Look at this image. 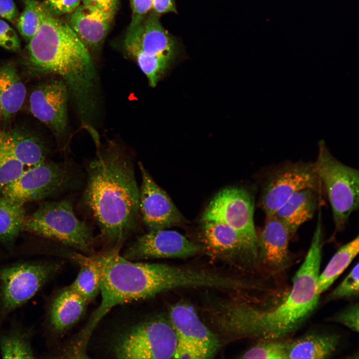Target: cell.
Returning <instances> with one entry per match:
<instances>
[{
	"label": "cell",
	"instance_id": "d6986e66",
	"mask_svg": "<svg viewBox=\"0 0 359 359\" xmlns=\"http://www.w3.org/2000/svg\"><path fill=\"white\" fill-rule=\"evenodd\" d=\"M68 13L66 23L89 51L102 44L115 15L85 4Z\"/></svg>",
	"mask_w": 359,
	"mask_h": 359
},
{
	"label": "cell",
	"instance_id": "8992f818",
	"mask_svg": "<svg viewBox=\"0 0 359 359\" xmlns=\"http://www.w3.org/2000/svg\"><path fill=\"white\" fill-rule=\"evenodd\" d=\"M23 231L58 242L82 253L92 251L93 231L75 213L72 203L66 199L46 201L26 216Z\"/></svg>",
	"mask_w": 359,
	"mask_h": 359
},
{
	"label": "cell",
	"instance_id": "ffe728a7",
	"mask_svg": "<svg viewBox=\"0 0 359 359\" xmlns=\"http://www.w3.org/2000/svg\"><path fill=\"white\" fill-rule=\"evenodd\" d=\"M288 231L274 215L266 216L263 227L257 235L258 261L273 270L283 269L290 257Z\"/></svg>",
	"mask_w": 359,
	"mask_h": 359
},
{
	"label": "cell",
	"instance_id": "4fadbf2b",
	"mask_svg": "<svg viewBox=\"0 0 359 359\" xmlns=\"http://www.w3.org/2000/svg\"><path fill=\"white\" fill-rule=\"evenodd\" d=\"M202 246L180 233L165 229L150 230L138 236L125 249L123 256L131 261L165 258H184L202 251Z\"/></svg>",
	"mask_w": 359,
	"mask_h": 359
},
{
	"label": "cell",
	"instance_id": "5b68a950",
	"mask_svg": "<svg viewBox=\"0 0 359 359\" xmlns=\"http://www.w3.org/2000/svg\"><path fill=\"white\" fill-rule=\"evenodd\" d=\"M127 54L136 61L153 88L167 75L180 55V43L162 25L153 11L124 40Z\"/></svg>",
	"mask_w": 359,
	"mask_h": 359
},
{
	"label": "cell",
	"instance_id": "277c9868",
	"mask_svg": "<svg viewBox=\"0 0 359 359\" xmlns=\"http://www.w3.org/2000/svg\"><path fill=\"white\" fill-rule=\"evenodd\" d=\"M322 241V222L318 221L307 254L293 279L292 289L277 307L264 311L245 303L225 302L218 317L222 333L231 339L264 340L278 339L294 331L319 302Z\"/></svg>",
	"mask_w": 359,
	"mask_h": 359
},
{
	"label": "cell",
	"instance_id": "d4e9b609",
	"mask_svg": "<svg viewBox=\"0 0 359 359\" xmlns=\"http://www.w3.org/2000/svg\"><path fill=\"white\" fill-rule=\"evenodd\" d=\"M34 331L18 323L0 333V354L3 359H34L32 346Z\"/></svg>",
	"mask_w": 359,
	"mask_h": 359
},
{
	"label": "cell",
	"instance_id": "5bb4252c",
	"mask_svg": "<svg viewBox=\"0 0 359 359\" xmlns=\"http://www.w3.org/2000/svg\"><path fill=\"white\" fill-rule=\"evenodd\" d=\"M69 99L64 82L60 78H51L32 89L29 95V109L56 136H62L67 127Z\"/></svg>",
	"mask_w": 359,
	"mask_h": 359
},
{
	"label": "cell",
	"instance_id": "603a6c76",
	"mask_svg": "<svg viewBox=\"0 0 359 359\" xmlns=\"http://www.w3.org/2000/svg\"><path fill=\"white\" fill-rule=\"evenodd\" d=\"M26 88L15 65L11 63L0 65V105L3 118L9 120L22 107Z\"/></svg>",
	"mask_w": 359,
	"mask_h": 359
},
{
	"label": "cell",
	"instance_id": "2e32d148",
	"mask_svg": "<svg viewBox=\"0 0 359 359\" xmlns=\"http://www.w3.org/2000/svg\"><path fill=\"white\" fill-rule=\"evenodd\" d=\"M88 303L69 285L47 299L43 322L48 344L61 338L85 315Z\"/></svg>",
	"mask_w": 359,
	"mask_h": 359
},
{
	"label": "cell",
	"instance_id": "1f68e13d",
	"mask_svg": "<svg viewBox=\"0 0 359 359\" xmlns=\"http://www.w3.org/2000/svg\"><path fill=\"white\" fill-rule=\"evenodd\" d=\"M359 268V263H357L347 276L329 295L328 299L336 300L358 295Z\"/></svg>",
	"mask_w": 359,
	"mask_h": 359
},
{
	"label": "cell",
	"instance_id": "d590c367",
	"mask_svg": "<svg viewBox=\"0 0 359 359\" xmlns=\"http://www.w3.org/2000/svg\"><path fill=\"white\" fill-rule=\"evenodd\" d=\"M132 10V19L127 30L138 25L152 10L153 0H130Z\"/></svg>",
	"mask_w": 359,
	"mask_h": 359
},
{
	"label": "cell",
	"instance_id": "7402d4cb",
	"mask_svg": "<svg viewBox=\"0 0 359 359\" xmlns=\"http://www.w3.org/2000/svg\"><path fill=\"white\" fill-rule=\"evenodd\" d=\"M319 189L307 188L293 194L274 214L285 226L290 236L311 219L318 207Z\"/></svg>",
	"mask_w": 359,
	"mask_h": 359
},
{
	"label": "cell",
	"instance_id": "cb8c5ba5",
	"mask_svg": "<svg viewBox=\"0 0 359 359\" xmlns=\"http://www.w3.org/2000/svg\"><path fill=\"white\" fill-rule=\"evenodd\" d=\"M339 339L336 335L310 334L287 343V359H325L336 351Z\"/></svg>",
	"mask_w": 359,
	"mask_h": 359
},
{
	"label": "cell",
	"instance_id": "ab89813d",
	"mask_svg": "<svg viewBox=\"0 0 359 359\" xmlns=\"http://www.w3.org/2000/svg\"><path fill=\"white\" fill-rule=\"evenodd\" d=\"M1 110L0 105V113H1ZM1 133H2V132L1 131V130H0V136L1 134Z\"/></svg>",
	"mask_w": 359,
	"mask_h": 359
},
{
	"label": "cell",
	"instance_id": "52a82bcc",
	"mask_svg": "<svg viewBox=\"0 0 359 359\" xmlns=\"http://www.w3.org/2000/svg\"><path fill=\"white\" fill-rule=\"evenodd\" d=\"M51 260L20 261L0 267V327L8 316L33 298L61 270Z\"/></svg>",
	"mask_w": 359,
	"mask_h": 359
},
{
	"label": "cell",
	"instance_id": "83f0119b",
	"mask_svg": "<svg viewBox=\"0 0 359 359\" xmlns=\"http://www.w3.org/2000/svg\"><path fill=\"white\" fill-rule=\"evenodd\" d=\"M69 255L80 265L76 278L70 285L88 304L100 293L99 273L96 268L85 259L82 253L72 252Z\"/></svg>",
	"mask_w": 359,
	"mask_h": 359
},
{
	"label": "cell",
	"instance_id": "9c48e42d",
	"mask_svg": "<svg viewBox=\"0 0 359 359\" xmlns=\"http://www.w3.org/2000/svg\"><path fill=\"white\" fill-rule=\"evenodd\" d=\"M315 165L327 193L336 230L341 231L359 208V171L337 160L323 145Z\"/></svg>",
	"mask_w": 359,
	"mask_h": 359
},
{
	"label": "cell",
	"instance_id": "ba28073f",
	"mask_svg": "<svg viewBox=\"0 0 359 359\" xmlns=\"http://www.w3.org/2000/svg\"><path fill=\"white\" fill-rule=\"evenodd\" d=\"M177 345V335L169 317L157 316L120 334L113 342L112 352L117 359H173Z\"/></svg>",
	"mask_w": 359,
	"mask_h": 359
},
{
	"label": "cell",
	"instance_id": "ac0fdd59",
	"mask_svg": "<svg viewBox=\"0 0 359 359\" xmlns=\"http://www.w3.org/2000/svg\"><path fill=\"white\" fill-rule=\"evenodd\" d=\"M169 318L175 331L177 343L198 350L205 359L215 355L220 346L219 340L191 306L186 303L172 306Z\"/></svg>",
	"mask_w": 359,
	"mask_h": 359
},
{
	"label": "cell",
	"instance_id": "4dcf8cb0",
	"mask_svg": "<svg viewBox=\"0 0 359 359\" xmlns=\"http://www.w3.org/2000/svg\"><path fill=\"white\" fill-rule=\"evenodd\" d=\"M34 0H26L24 8L17 19V28L22 36L29 41L38 31L41 18Z\"/></svg>",
	"mask_w": 359,
	"mask_h": 359
},
{
	"label": "cell",
	"instance_id": "74e56055",
	"mask_svg": "<svg viewBox=\"0 0 359 359\" xmlns=\"http://www.w3.org/2000/svg\"><path fill=\"white\" fill-rule=\"evenodd\" d=\"M18 12L13 0H0V17L14 22L17 19Z\"/></svg>",
	"mask_w": 359,
	"mask_h": 359
},
{
	"label": "cell",
	"instance_id": "7c38bea8",
	"mask_svg": "<svg viewBox=\"0 0 359 359\" xmlns=\"http://www.w3.org/2000/svg\"><path fill=\"white\" fill-rule=\"evenodd\" d=\"M254 209V200L249 191L242 187H228L212 198L205 208L200 221L214 220L228 225L258 253Z\"/></svg>",
	"mask_w": 359,
	"mask_h": 359
},
{
	"label": "cell",
	"instance_id": "e575fe53",
	"mask_svg": "<svg viewBox=\"0 0 359 359\" xmlns=\"http://www.w3.org/2000/svg\"><path fill=\"white\" fill-rule=\"evenodd\" d=\"M359 304H354L340 312L331 320L346 326L354 332L359 331Z\"/></svg>",
	"mask_w": 359,
	"mask_h": 359
},
{
	"label": "cell",
	"instance_id": "4316f807",
	"mask_svg": "<svg viewBox=\"0 0 359 359\" xmlns=\"http://www.w3.org/2000/svg\"><path fill=\"white\" fill-rule=\"evenodd\" d=\"M359 244L357 236L336 251L319 275L318 286L320 293L327 290L352 262L359 253Z\"/></svg>",
	"mask_w": 359,
	"mask_h": 359
},
{
	"label": "cell",
	"instance_id": "30bf717a",
	"mask_svg": "<svg viewBox=\"0 0 359 359\" xmlns=\"http://www.w3.org/2000/svg\"><path fill=\"white\" fill-rule=\"evenodd\" d=\"M76 182L75 172L68 164L45 160L25 169L0 193L2 196L24 204L73 187Z\"/></svg>",
	"mask_w": 359,
	"mask_h": 359
},
{
	"label": "cell",
	"instance_id": "f546056e",
	"mask_svg": "<svg viewBox=\"0 0 359 359\" xmlns=\"http://www.w3.org/2000/svg\"><path fill=\"white\" fill-rule=\"evenodd\" d=\"M24 167L13 157L0 140V192L21 175Z\"/></svg>",
	"mask_w": 359,
	"mask_h": 359
},
{
	"label": "cell",
	"instance_id": "3957f363",
	"mask_svg": "<svg viewBox=\"0 0 359 359\" xmlns=\"http://www.w3.org/2000/svg\"><path fill=\"white\" fill-rule=\"evenodd\" d=\"M41 18L28 41L27 61L34 73L58 75L65 83L83 127L95 124L99 105L97 72L90 51L68 24L36 1Z\"/></svg>",
	"mask_w": 359,
	"mask_h": 359
},
{
	"label": "cell",
	"instance_id": "6da1fadb",
	"mask_svg": "<svg viewBox=\"0 0 359 359\" xmlns=\"http://www.w3.org/2000/svg\"><path fill=\"white\" fill-rule=\"evenodd\" d=\"M96 148V156L87 168L82 201L107 250L120 251L137 227L139 187L133 161L123 148L112 141Z\"/></svg>",
	"mask_w": 359,
	"mask_h": 359
},
{
	"label": "cell",
	"instance_id": "8fae6325",
	"mask_svg": "<svg viewBox=\"0 0 359 359\" xmlns=\"http://www.w3.org/2000/svg\"><path fill=\"white\" fill-rule=\"evenodd\" d=\"M320 183L315 163L282 165L267 176L258 206L266 216L273 215L295 193L307 188L319 189Z\"/></svg>",
	"mask_w": 359,
	"mask_h": 359
},
{
	"label": "cell",
	"instance_id": "836d02e7",
	"mask_svg": "<svg viewBox=\"0 0 359 359\" xmlns=\"http://www.w3.org/2000/svg\"><path fill=\"white\" fill-rule=\"evenodd\" d=\"M81 0H43V8L51 15L58 17L68 13L76 7Z\"/></svg>",
	"mask_w": 359,
	"mask_h": 359
},
{
	"label": "cell",
	"instance_id": "d6a6232c",
	"mask_svg": "<svg viewBox=\"0 0 359 359\" xmlns=\"http://www.w3.org/2000/svg\"><path fill=\"white\" fill-rule=\"evenodd\" d=\"M0 46L12 51L20 49V42L15 30L5 20L0 18Z\"/></svg>",
	"mask_w": 359,
	"mask_h": 359
},
{
	"label": "cell",
	"instance_id": "e0dca14e",
	"mask_svg": "<svg viewBox=\"0 0 359 359\" xmlns=\"http://www.w3.org/2000/svg\"><path fill=\"white\" fill-rule=\"evenodd\" d=\"M201 222L198 237L203 250L214 256L247 262L258 261V253L235 229L221 222Z\"/></svg>",
	"mask_w": 359,
	"mask_h": 359
},
{
	"label": "cell",
	"instance_id": "44dd1931",
	"mask_svg": "<svg viewBox=\"0 0 359 359\" xmlns=\"http://www.w3.org/2000/svg\"><path fill=\"white\" fill-rule=\"evenodd\" d=\"M0 140L13 157L28 168L46 160V150L35 133L23 127L2 132Z\"/></svg>",
	"mask_w": 359,
	"mask_h": 359
},
{
	"label": "cell",
	"instance_id": "f35d334b",
	"mask_svg": "<svg viewBox=\"0 0 359 359\" xmlns=\"http://www.w3.org/2000/svg\"><path fill=\"white\" fill-rule=\"evenodd\" d=\"M152 11L159 15L169 12H177L174 0H153Z\"/></svg>",
	"mask_w": 359,
	"mask_h": 359
},
{
	"label": "cell",
	"instance_id": "9a60e30c",
	"mask_svg": "<svg viewBox=\"0 0 359 359\" xmlns=\"http://www.w3.org/2000/svg\"><path fill=\"white\" fill-rule=\"evenodd\" d=\"M139 210L144 224L150 230L184 225L187 221L167 193L155 181L141 163Z\"/></svg>",
	"mask_w": 359,
	"mask_h": 359
},
{
	"label": "cell",
	"instance_id": "8d00e7d4",
	"mask_svg": "<svg viewBox=\"0 0 359 359\" xmlns=\"http://www.w3.org/2000/svg\"><path fill=\"white\" fill-rule=\"evenodd\" d=\"M83 4L95 7L102 11L115 14L119 0H82Z\"/></svg>",
	"mask_w": 359,
	"mask_h": 359
},
{
	"label": "cell",
	"instance_id": "f1b7e54d",
	"mask_svg": "<svg viewBox=\"0 0 359 359\" xmlns=\"http://www.w3.org/2000/svg\"><path fill=\"white\" fill-rule=\"evenodd\" d=\"M287 343L275 340H264L244 353L242 359H287Z\"/></svg>",
	"mask_w": 359,
	"mask_h": 359
},
{
	"label": "cell",
	"instance_id": "7a4b0ae2",
	"mask_svg": "<svg viewBox=\"0 0 359 359\" xmlns=\"http://www.w3.org/2000/svg\"><path fill=\"white\" fill-rule=\"evenodd\" d=\"M83 255L99 273L101 301L72 341L80 351L86 350L94 330L115 306L149 299L173 289L196 288L201 282L200 272L195 267L131 261L115 250Z\"/></svg>",
	"mask_w": 359,
	"mask_h": 359
},
{
	"label": "cell",
	"instance_id": "484cf974",
	"mask_svg": "<svg viewBox=\"0 0 359 359\" xmlns=\"http://www.w3.org/2000/svg\"><path fill=\"white\" fill-rule=\"evenodd\" d=\"M26 217L24 204L8 198L0 197V243L11 247L23 231Z\"/></svg>",
	"mask_w": 359,
	"mask_h": 359
}]
</instances>
